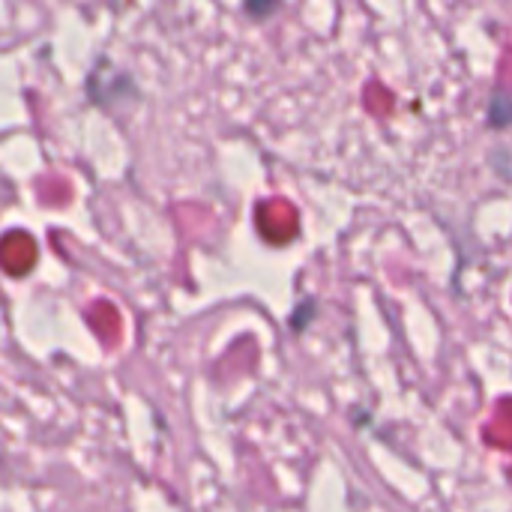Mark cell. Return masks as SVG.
Wrapping results in <instances>:
<instances>
[{"label":"cell","instance_id":"obj_1","mask_svg":"<svg viewBox=\"0 0 512 512\" xmlns=\"http://www.w3.org/2000/svg\"><path fill=\"white\" fill-rule=\"evenodd\" d=\"M255 222H258L261 237L270 243H288L300 228V216H297L294 204L285 198H270V201L258 204Z\"/></svg>","mask_w":512,"mask_h":512},{"label":"cell","instance_id":"obj_2","mask_svg":"<svg viewBox=\"0 0 512 512\" xmlns=\"http://www.w3.org/2000/svg\"><path fill=\"white\" fill-rule=\"evenodd\" d=\"M0 264L12 276L27 273L36 264V243H33V237L30 234H21V231H9L0 240Z\"/></svg>","mask_w":512,"mask_h":512},{"label":"cell","instance_id":"obj_3","mask_svg":"<svg viewBox=\"0 0 512 512\" xmlns=\"http://www.w3.org/2000/svg\"><path fill=\"white\" fill-rule=\"evenodd\" d=\"M87 321H90V327L96 330V336L102 339V345H105L108 351H114V348L120 345L123 321H120V312H117L108 300H99L96 306H90Z\"/></svg>","mask_w":512,"mask_h":512},{"label":"cell","instance_id":"obj_4","mask_svg":"<svg viewBox=\"0 0 512 512\" xmlns=\"http://www.w3.org/2000/svg\"><path fill=\"white\" fill-rule=\"evenodd\" d=\"M486 444L498 447V450H512V399H501L495 408L492 423L483 429Z\"/></svg>","mask_w":512,"mask_h":512},{"label":"cell","instance_id":"obj_5","mask_svg":"<svg viewBox=\"0 0 512 512\" xmlns=\"http://www.w3.org/2000/svg\"><path fill=\"white\" fill-rule=\"evenodd\" d=\"M363 105H366L369 114H375V117L384 120V117H390V111L396 105V96L381 81H369L366 90H363Z\"/></svg>","mask_w":512,"mask_h":512},{"label":"cell","instance_id":"obj_6","mask_svg":"<svg viewBox=\"0 0 512 512\" xmlns=\"http://www.w3.org/2000/svg\"><path fill=\"white\" fill-rule=\"evenodd\" d=\"M498 81H501L504 87H512V42L504 48V54H501V63H498Z\"/></svg>","mask_w":512,"mask_h":512}]
</instances>
